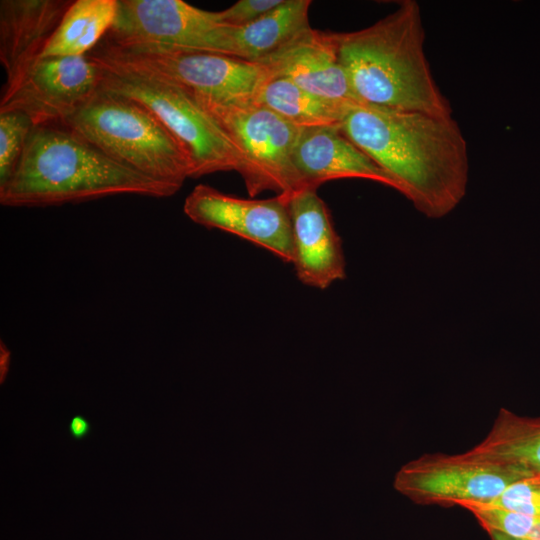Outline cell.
Segmentation results:
<instances>
[{
  "instance_id": "1",
  "label": "cell",
  "mask_w": 540,
  "mask_h": 540,
  "mask_svg": "<svg viewBox=\"0 0 540 540\" xmlns=\"http://www.w3.org/2000/svg\"><path fill=\"white\" fill-rule=\"evenodd\" d=\"M340 130L428 218L450 213L466 193L467 142L453 117L355 104Z\"/></svg>"
},
{
  "instance_id": "2",
  "label": "cell",
  "mask_w": 540,
  "mask_h": 540,
  "mask_svg": "<svg viewBox=\"0 0 540 540\" xmlns=\"http://www.w3.org/2000/svg\"><path fill=\"white\" fill-rule=\"evenodd\" d=\"M180 188L109 158L61 124L34 126L21 159L0 186V203L38 207L135 194L169 197Z\"/></svg>"
},
{
  "instance_id": "3",
  "label": "cell",
  "mask_w": 540,
  "mask_h": 540,
  "mask_svg": "<svg viewBox=\"0 0 540 540\" xmlns=\"http://www.w3.org/2000/svg\"><path fill=\"white\" fill-rule=\"evenodd\" d=\"M337 38L341 63L360 103L452 116L425 55V31L416 1H401L373 25L337 33Z\"/></svg>"
},
{
  "instance_id": "4",
  "label": "cell",
  "mask_w": 540,
  "mask_h": 540,
  "mask_svg": "<svg viewBox=\"0 0 540 540\" xmlns=\"http://www.w3.org/2000/svg\"><path fill=\"white\" fill-rule=\"evenodd\" d=\"M109 158L154 180L181 188L192 178L189 156L144 105L100 88L61 123Z\"/></svg>"
},
{
  "instance_id": "5",
  "label": "cell",
  "mask_w": 540,
  "mask_h": 540,
  "mask_svg": "<svg viewBox=\"0 0 540 540\" xmlns=\"http://www.w3.org/2000/svg\"><path fill=\"white\" fill-rule=\"evenodd\" d=\"M87 55L102 67L157 77L195 98L219 103L253 100L270 76L258 62L170 47H118L100 42Z\"/></svg>"
},
{
  "instance_id": "6",
  "label": "cell",
  "mask_w": 540,
  "mask_h": 540,
  "mask_svg": "<svg viewBox=\"0 0 540 540\" xmlns=\"http://www.w3.org/2000/svg\"><path fill=\"white\" fill-rule=\"evenodd\" d=\"M100 68V88L141 103L175 137L190 158L192 178L238 170V150L217 121L191 93L157 77L102 66Z\"/></svg>"
},
{
  "instance_id": "7",
  "label": "cell",
  "mask_w": 540,
  "mask_h": 540,
  "mask_svg": "<svg viewBox=\"0 0 540 540\" xmlns=\"http://www.w3.org/2000/svg\"><path fill=\"white\" fill-rule=\"evenodd\" d=\"M196 100L217 121L240 154L237 172L251 197L271 191L290 199L306 189L293 161L302 128L253 100Z\"/></svg>"
},
{
  "instance_id": "8",
  "label": "cell",
  "mask_w": 540,
  "mask_h": 540,
  "mask_svg": "<svg viewBox=\"0 0 540 540\" xmlns=\"http://www.w3.org/2000/svg\"><path fill=\"white\" fill-rule=\"evenodd\" d=\"M529 475L470 449L455 455H422L406 463L397 473L395 487L418 503L463 506L494 499Z\"/></svg>"
},
{
  "instance_id": "9",
  "label": "cell",
  "mask_w": 540,
  "mask_h": 540,
  "mask_svg": "<svg viewBox=\"0 0 540 540\" xmlns=\"http://www.w3.org/2000/svg\"><path fill=\"white\" fill-rule=\"evenodd\" d=\"M101 73L88 55L40 58L3 90L0 112L20 111L34 126L61 124L100 89Z\"/></svg>"
},
{
  "instance_id": "10",
  "label": "cell",
  "mask_w": 540,
  "mask_h": 540,
  "mask_svg": "<svg viewBox=\"0 0 540 540\" xmlns=\"http://www.w3.org/2000/svg\"><path fill=\"white\" fill-rule=\"evenodd\" d=\"M219 11L182 0H118L116 19L101 42L118 47L159 46L209 52Z\"/></svg>"
},
{
  "instance_id": "11",
  "label": "cell",
  "mask_w": 540,
  "mask_h": 540,
  "mask_svg": "<svg viewBox=\"0 0 540 540\" xmlns=\"http://www.w3.org/2000/svg\"><path fill=\"white\" fill-rule=\"evenodd\" d=\"M183 210L193 222L234 234L292 263L289 199L240 198L199 184L185 198Z\"/></svg>"
},
{
  "instance_id": "12",
  "label": "cell",
  "mask_w": 540,
  "mask_h": 540,
  "mask_svg": "<svg viewBox=\"0 0 540 540\" xmlns=\"http://www.w3.org/2000/svg\"><path fill=\"white\" fill-rule=\"evenodd\" d=\"M293 260L297 278L324 290L346 277L342 241L326 203L316 189L306 188L289 199Z\"/></svg>"
},
{
  "instance_id": "13",
  "label": "cell",
  "mask_w": 540,
  "mask_h": 540,
  "mask_svg": "<svg viewBox=\"0 0 540 540\" xmlns=\"http://www.w3.org/2000/svg\"><path fill=\"white\" fill-rule=\"evenodd\" d=\"M258 63L270 77L286 78L315 95L360 103L340 60L337 33L308 27Z\"/></svg>"
},
{
  "instance_id": "14",
  "label": "cell",
  "mask_w": 540,
  "mask_h": 540,
  "mask_svg": "<svg viewBox=\"0 0 540 540\" xmlns=\"http://www.w3.org/2000/svg\"><path fill=\"white\" fill-rule=\"evenodd\" d=\"M293 161L305 188L325 182L362 178L398 191L395 180L345 136L340 127L302 128Z\"/></svg>"
},
{
  "instance_id": "15",
  "label": "cell",
  "mask_w": 540,
  "mask_h": 540,
  "mask_svg": "<svg viewBox=\"0 0 540 540\" xmlns=\"http://www.w3.org/2000/svg\"><path fill=\"white\" fill-rule=\"evenodd\" d=\"M70 0H2L0 2V62L4 89L13 86L43 54Z\"/></svg>"
},
{
  "instance_id": "16",
  "label": "cell",
  "mask_w": 540,
  "mask_h": 540,
  "mask_svg": "<svg viewBox=\"0 0 540 540\" xmlns=\"http://www.w3.org/2000/svg\"><path fill=\"white\" fill-rule=\"evenodd\" d=\"M310 0H284L259 19L240 27L223 26L215 54L258 62L310 27Z\"/></svg>"
},
{
  "instance_id": "17",
  "label": "cell",
  "mask_w": 540,
  "mask_h": 540,
  "mask_svg": "<svg viewBox=\"0 0 540 540\" xmlns=\"http://www.w3.org/2000/svg\"><path fill=\"white\" fill-rule=\"evenodd\" d=\"M253 101L299 128L340 127L355 105L323 98L286 78L270 76L261 85Z\"/></svg>"
},
{
  "instance_id": "18",
  "label": "cell",
  "mask_w": 540,
  "mask_h": 540,
  "mask_svg": "<svg viewBox=\"0 0 540 540\" xmlns=\"http://www.w3.org/2000/svg\"><path fill=\"white\" fill-rule=\"evenodd\" d=\"M118 12V0H76L63 15L41 58L84 56L106 36Z\"/></svg>"
},
{
  "instance_id": "19",
  "label": "cell",
  "mask_w": 540,
  "mask_h": 540,
  "mask_svg": "<svg viewBox=\"0 0 540 540\" xmlns=\"http://www.w3.org/2000/svg\"><path fill=\"white\" fill-rule=\"evenodd\" d=\"M473 449L529 474L540 473V417L502 408L487 436Z\"/></svg>"
},
{
  "instance_id": "20",
  "label": "cell",
  "mask_w": 540,
  "mask_h": 540,
  "mask_svg": "<svg viewBox=\"0 0 540 540\" xmlns=\"http://www.w3.org/2000/svg\"><path fill=\"white\" fill-rule=\"evenodd\" d=\"M33 128L30 118L20 111L0 112V186L16 169Z\"/></svg>"
},
{
  "instance_id": "21",
  "label": "cell",
  "mask_w": 540,
  "mask_h": 540,
  "mask_svg": "<svg viewBox=\"0 0 540 540\" xmlns=\"http://www.w3.org/2000/svg\"><path fill=\"white\" fill-rule=\"evenodd\" d=\"M489 533L520 540H540V517L496 508H467Z\"/></svg>"
},
{
  "instance_id": "22",
  "label": "cell",
  "mask_w": 540,
  "mask_h": 540,
  "mask_svg": "<svg viewBox=\"0 0 540 540\" xmlns=\"http://www.w3.org/2000/svg\"><path fill=\"white\" fill-rule=\"evenodd\" d=\"M462 507L496 508L540 517V473L514 482L494 499Z\"/></svg>"
},
{
  "instance_id": "23",
  "label": "cell",
  "mask_w": 540,
  "mask_h": 540,
  "mask_svg": "<svg viewBox=\"0 0 540 540\" xmlns=\"http://www.w3.org/2000/svg\"><path fill=\"white\" fill-rule=\"evenodd\" d=\"M284 0H239L225 10L219 11L221 22L226 26L247 25L277 6Z\"/></svg>"
},
{
  "instance_id": "24",
  "label": "cell",
  "mask_w": 540,
  "mask_h": 540,
  "mask_svg": "<svg viewBox=\"0 0 540 540\" xmlns=\"http://www.w3.org/2000/svg\"><path fill=\"white\" fill-rule=\"evenodd\" d=\"M90 422L82 415H74L68 424L69 435L74 440H82L86 438L91 432Z\"/></svg>"
},
{
  "instance_id": "25",
  "label": "cell",
  "mask_w": 540,
  "mask_h": 540,
  "mask_svg": "<svg viewBox=\"0 0 540 540\" xmlns=\"http://www.w3.org/2000/svg\"><path fill=\"white\" fill-rule=\"evenodd\" d=\"M11 363V351L7 346L0 342V383L3 384L9 373Z\"/></svg>"
},
{
  "instance_id": "26",
  "label": "cell",
  "mask_w": 540,
  "mask_h": 540,
  "mask_svg": "<svg viewBox=\"0 0 540 540\" xmlns=\"http://www.w3.org/2000/svg\"><path fill=\"white\" fill-rule=\"evenodd\" d=\"M489 534L492 540H520L496 532H491Z\"/></svg>"
}]
</instances>
